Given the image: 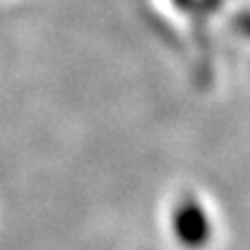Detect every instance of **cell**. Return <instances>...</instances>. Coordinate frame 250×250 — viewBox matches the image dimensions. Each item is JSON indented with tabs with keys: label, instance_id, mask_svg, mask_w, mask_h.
Here are the masks:
<instances>
[{
	"label": "cell",
	"instance_id": "obj_1",
	"mask_svg": "<svg viewBox=\"0 0 250 250\" xmlns=\"http://www.w3.org/2000/svg\"><path fill=\"white\" fill-rule=\"evenodd\" d=\"M171 232L176 241L186 248H202L211 239V223L204 206L195 197H183L171 211Z\"/></svg>",
	"mask_w": 250,
	"mask_h": 250
},
{
	"label": "cell",
	"instance_id": "obj_2",
	"mask_svg": "<svg viewBox=\"0 0 250 250\" xmlns=\"http://www.w3.org/2000/svg\"><path fill=\"white\" fill-rule=\"evenodd\" d=\"M225 0H195V7H192V12H195L197 17H206V14H211V12H215V9L223 5Z\"/></svg>",
	"mask_w": 250,
	"mask_h": 250
},
{
	"label": "cell",
	"instance_id": "obj_3",
	"mask_svg": "<svg viewBox=\"0 0 250 250\" xmlns=\"http://www.w3.org/2000/svg\"><path fill=\"white\" fill-rule=\"evenodd\" d=\"M234 23H236V28H239L241 33L250 35V12H241V14H236Z\"/></svg>",
	"mask_w": 250,
	"mask_h": 250
},
{
	"label": "cell",
	"instance_id": "obj_4",
	"mask_svg": "<svg viewBox=\"0 0 250 250\" xmlns=\"http://www.w3.org/2000/svg\"><path fill=\"white\" fill-rule=\"evenodd\" d=\"M176 2V7L183 9V12H192V7H195V0H174Z\"/></svg>",
	"mask_w": 250,
	"mask_h": 250
}]
</instances>
